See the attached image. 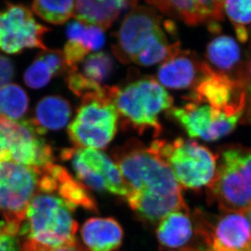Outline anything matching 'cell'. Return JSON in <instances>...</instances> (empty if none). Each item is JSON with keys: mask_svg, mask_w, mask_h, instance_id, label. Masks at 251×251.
<instances>
[{"mask_svg": "<svg viewBox=\"0 0 251 251\" xmlns=\"http://www.w3.org/2000/svg\"><path fill=\"white\" fill-rule=\"evenodd\" d=\"M115 56L124 64L140 66L161 64L180 50V43H171L162 26L161 16L154 7L131 8L116 33Z\"/></svg>", "mask_w": 251, "mask_h": 251, "instance_id": "6da1fadb", "label": "cell"}, {"mask_svg": "<svg viewBox=\"0 0 251 251\" xmlns=\"http://www.w3.org/2000/svg\"><path fill=\"white\" fill-rule=\"evenodd\" d=\"M75 209L54 191L36 193L27 206L19 235L50 248L75 244L78 228L73 215Z\"/></svg>", "mask_w": 251, "mask_h": 251, "instance_id": "7a4b0ae2", "label": "cell"}, {"mask_svg": "<svg viewBox=\"0 0 251 251\" xmlns=\"http://www.w3.org/2000/svg\"><path fill=\"white\" fill-rule=\"evenodd\" d=\"M113 161L127 183L129 194L171 195L181 193L168 164L138 140H128L116 147L113 151Z\"/></svg>", "mask_w": 251, "mask_h": 251, "instance_id": "3957f363", "label": "cell"}, {"mask_svg": "<svg viewBox=\"0 0 251 251\" xmlns=\"http://www.w3.org/2000/svg\"><path fill=\"white\" fill-rule=\"evenodd\" d=\"M209 196L225 212L243 213L251 205V147L230 144L217 153Z\"/></svg>", "mask_w": 251, "mask_h": 251, "instance_id": "277c9868", "label": "cell"}, {"mask_svg": "<svg viewBox=\"0 0 251 251\" xmlns=\"http://www.w3.org/2000/svg\"><path fill=\"white\" fill-rule=\"evenodd\" d=\"M112 99L124 123L139 133L152 129L156 137L161 133L160 114L173 105L166 88L151 77L138 79L122 88L112 87Z\"/></svg>", "mask_w": 251, "mask_h": 251, "instance_id": "5b68a950", "label": "cell"}, {"mask_svg": "<svg viewBox=\"0 0 251 251\" xmlns=\"http://www.w3.org/2000/svg\"><path fill=\"white\" fill-rule=\"evenodd\" d=\"M119 114L112 99V87L81 98L76 116L69 124L68 133L78 148L104 149L116 136Z\"/></svg>", "mask_w": 251, "mask_h": 251, "instance_id": "8992f818", "label": "cell"}, {"mask_svg": "<svg viewBox=\"0 0 251 251\" xmlns=\"http://www.w3.org/2000/svg\"><path fill=\"white\" fill-rule=\"evenodd\" d=\"M150 148L168 164L181 189L199 190L213 180L217 154L195 141L155 140Z\"/></svg>", "mask_w": 251, "mask_h": 251, "instance_id": "52a82bcc", "label": "cell"}, {"mask_svg": "<svg viewBox=\"0 0 251 251\" xmlns=\"http://www.w3.org/2000/svg\"><path fill=\"white\" fill-rule=\"evenodd\" d=\"M62 158L71 162L76 177L86 188L127 198L130 190L113 159L99 150L75 147L64 150Z\"/></svg>", "mask_w": 251, "mask_h": 251, "instance_id": "ba28073f", "label": "cell"}, {"mask_svg": "<svg viewBox=\"0 0 251 251\" xmlns=\"http://www.w3.org/2000/svg\"><path fill=\"white\" fill-rule=\"evenodd\" d=\"M42 168L0 163V211L4 221L21 227L27 206L38 191Z\"/></svg>", "mask_w": 251, "mask_h": 251, "instance_id": "9c48e42d", "label": "cell"}, {"mask_svg": "<svg viewBox=\"0 0 251 251\" xmlns=\"http://www.w3.org/2000/svg\"><path fill=\"white\" fill-rule=\"evenodd\" d=\"M48 31L23 5L8 3L0 10V50L3 52L17 54L27 48L47 50L43 41Z\"/></svg>", "mask_w": 251, "mask_h": 251, "instance_id": "30bf717a", "label": "cell"}, {"mask_svg": "<svg viewBox=\"0 0 251 251\" xmlns=\"http://www.w3.org/2000/svg\"><path fill=\"white\" fill-rule=\"evenodd\" d=\"M169 111L190 138L206 142L217 141L229 134L241 120L238 116H228L209 105L192 101Z\"/></svg>", "mask_w": 251, "mask_h": 251, "instance_id": "8fae6325", "label": "cell"}, {"mask_svg": "<svg viewBox=\"0 0 251 251\" xmlns=\"http://www.w3.org/2000/svg\"><path fill=\"white\" fill-rule=\"evenodd\" d=\"M12 131L10 162L37 168L53 164L52 148L33 120L12 121Z\"/></svg>", "mask_w": 251, "mask_h": 251, "instance_id": "7c38bea8", "label": "cell"}, {"mask_svg": "<svg viewBox=\"0 0 251 251\" xmlns=\"http://www.w3.org/2000/svg\"><path fill=\"white\" fill-rule=\"evenodd\" d=\"M211 67L195 52L180 50L159 65L156 80L164 88L194 89L211 73Z\"/></svg>", "mask_w": 251, "mask_h": 251, "instance_id": "4fadbf2b", "label": "cell"}, {"mask_svg": "<svg viewBox=\"0 0 251 251\" xmlns=\"http://www.w3.org/2000/svg\"><path fill=\"white\" fill-rule=\"evenodd\" d=\"M151 7L189 25H215L224 19V1L179 0L147 1Z\"/></svg>", "mask_w": 251, "mask_h": 251, "instance_id": "5bb4252c", "label": "cell"}, {"mask_svg": "<svg viewBox=\"0 0 251 251\" xmlns=\"http://www.w3.org/2000/svg\"><path fill=\"white\" fill-rule=\"evenodd\" d=\"M206 58L216 73L237 81L244 80L246 65L241 61V49L229 36H219L211 41L206 48Z\"/></svg>", "mask_w": 251, "mask_h": 251, "instance_id": "9a60e30c", "label": "cell"}, {"mask_svg": "<svg viewBox=\"0 0 251 251\" xmlns=\"http://www.w3.org/2000/svg\"><path fill=\"white\" fill-rule=\"evenodd\" d=\"M126 200L133 211L151 222L162 221L168 215L175 211H187V206L181 193L176 195H158L131 192Z\"/></svg>", "mask_w": 251, "mask_h": 251, "instance_id": "2e32d148", "label": "cell"}, {"mask_svg": "<svg viewBox=\"0 0 251 251\" xmlns=\"http://www.w3.org/2000/svg\"><path fill=\"white\" fill-rule=\"evenodd\" d=\"M81 235L89 251H115L122 244L124 232L115 219L94 217L85 221Z\"/></svg>", "mask_w": 251, "mask_h": 251, "instance_id": "e0dca14e", "label": "cell"}, {"mask_svg": "<svg viewBox=\"0 0 251 251\" xmlns=\"http://www.w3.org/2000/svg\"><path fill=\"white\" fill-rule=\"evenodd\" d=\"M137 1H76L74 17L84 24L100 27L103 30L112 26L121 12L137 6Z\"/></svg>", "mask_w": 251, "mask_h": 251, "instance_id": "ac0fdd59", "label": "cell"}, {"mask_svg": "<svg viewBox=\"0 0 251 251\" xmlns=\"http://www.w3.org/2000/svg\"><path fill=\"white\" fill-rule=\"evenodd\" d=\"M185 211H175L160 221L156 234L163 247L178 249L190 242L194 233V227L190 216Z\"/></svg>", "mask_w": 251, "mask_h": 251, "instance_id": "d6986e66", "label": "cell"}, {"mask_svg": "<svg viewBox=\"0 0 251 251\" xmlns=\"http://www.w3.org/2000/svg\"><path fill=\"white\" fill-rule=\"evenodd\" d=\"M71 116V105L68 100L60 96H48L38 102L35 116L32 120L46 133L48 130H59L65 127Z\"/></svg>", "mask_w": 251, "mask_h": 251, "instance_id": "ffe728a7", "label": "cell"}, {"mask_svg": "<svg viewBox=\"0 0 251 251\" xmlns=\"http://www.w3.org/2000/svg\"><path fill=\"white\" fill-rule=\"evenodd\" d=\"M28 107L26 93L20 85L8 84L0 88V117L7 121H22Z\"/></svg>", "mask_w": 251, "mask_h": 251, "instance_id": "44dd1931", "label": "cell"}, {"mask_svg": "<svg viewBox=\"0 0 251 251\" xmlns=\"http://www.w3.org/2000/svg\"><path fill=\"white\" fill-rule=\"evenodd\" d=\"M66 33L68 40L78 43L89 53L100 50L104 45V30L100 27L74 22L68 25Z\"/></svg>", "mask_w": 251, "mask_h": 251, "instance_id": "7402d4cb", "label": "cell"}, {"mask_svg": "<svg viewBox=\"0 0 251 251\" xmlns=\"http://www.w3.org/2000/svg\"><path fill=\"white\" fill-rule=\"evenodd\" d=\"M224 12L234 28L242 43L249 39L248 27L251 25V0L224 1Z\"/></svg>", "mask_w": 251, "mask_h": 251, "instance_id": "603a6c76", "label": "cell"}, {"mask_svg": "<svg viewBox=\"0 0 251 251\" xmlns=\"http://www.w3.org/2000/svg\"><path fill=\"white\" fill-rule=\"evenodd\" d=\"M80 65L81 72L77 71L88 81L100 85L109 77L114 68L112 57L102 51L88 55Z\"/></svg>", "mask_w": 251, "mask_h": 251, "instance_id": "cb8c5ba5", "label": "cell"}, {"mask_svg": "<svg viewBox=\"0 0 251 251\" xmlns=\"http://www.w3.org/2000/svg\"><path fill=\"white\" fill-rule=\"evenodd\" d=\"M32 9L38 17L53 25H62L74 17V1H35Z\"/></svg>", "mask_w": 251, "mask_h": 251, "instance_id": "d4e9b609", "label": "cell"}, {"mask_svg": "<svg viewBox=\"0 0 251 251\" xmlns=\"http://www.w3.org/2000/svg\"><path fill=\"white\" fill-rule=\"evenodd\" d=\"M55 76L52 69L39 54L25 73L24 81L32 89H40L50 82Z\"/></svg>", "mask_w": 251, "mask_h": 251, "instance_id": "484cf974", "label": "cell"}, {"mask_svg": "<svg viewBox=\"0 0 251 251\" xmlns=\"http://www.w3.org/2000/svg\"><path fill=\"white\" fill-rule=\"evenodd\" d=\"M20 225L0 221V251H21Z\"/></svg>", "mask_w": 251, "mask_h": 251, "instance_id": "4316f807", "label": "cell"}, {"mask_svg": "<svg viewBox=\"0 0 251 251\" xmlns=\"http://www.w3.org/2000/svg\"><path fill=\"white\" fill-rule=\"evenodd\" d=\"M12 122L0 117V163L10 162L12 148Z\"/></svg>", "mask_w": 251, "mask_h": 251, "instance_id": "83f0119b", "label": "cell"}, {"mask_svg": "<svg viewBox=\"0 0 251 251\" xmlns=\"http://www.w3.org/2000/svg\"><path fill=\"white\" fill-rule=\"evenodd\" d=\"M21 251H89L86 248H84L80 243L76 242L75 244L66 247H59V248H50L43 245L39 244L38 242L26 240L22 246Z\"/></svg>", "mask_w": 251, "mask_h": 251, "instance_id": "f1b7e54d", "label": "cell"}, {"mask_svg": "<svg viewBox=\"0 0 251 251\" xmlns=\"http://www.w3.org/2000/svg\"><path fill=\"white\" fill-rule=\"evenodd\" d=\"M245 93H246V107L242 116L243 123H251V59L246 64L244 76Z\"/></svg>", "mask_w": 251, "mask_h": 251, "instance_id": "f546056e", "label": "cell"}, {"mask_svg": "<svg viewBox=\"0 0 251 251\" xmlns=\"http://www.w3.org/2000/svg\"><path fill=\"white\" fill-rule=\"evenodd\" d=\"M15 75V68L11 59L0 55V88L8 85Z\"/></svg>", "mask_w": 251, "mask_h": 251, "instance_id": "4dcf8cb0", "label": "cell"}, {"mask_svg": "<svg viewBox=\"0 0 251 251\" xmlns=\"http://www.w3.org/2000/svg\"><path fill=\"white\" fill-rule=\"evenodd\" d=\"M245 216L247 217V220L249 221L250 226H251V205L249 208L247 209V211L244 213Z\"/></svg>", "mask_w": 251, "mask_h": 251, "instance_id": "1f68e13d", "label": "cell"}]
</instances>
